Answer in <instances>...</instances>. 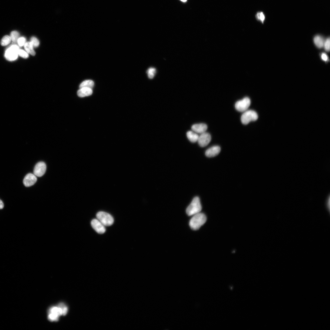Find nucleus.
<instances>
[{"label": "nucleus", "mask_w": 330, "mask_h": 330, "mask_svg": "<svg viewBox=\"0 0 330 330\" xmlns=\"http://www.w3.org/2000/svg\"><path fill=\"white\" fill-rule=\"evenodd\" d=\"M207 221L205 215L202 213H198L194 215L190 220V226L192 229L194 230H198Z\"/></svg>", "instance_id": "obj_1"}, {"label": "nucleus", "mask_w": 330, "mask_h": 330, "mask_svg": "<svg viewBox=\"0 0 330 330\" xmlns=\"http://www.w3.org/2000/svg\"><path fill=\"white\" fill-rule=\"evenodd\" d=\"M201 210L200 199L198 197H195L187 208L186 213L188 216H191L200 213Z\"/></svg>", "instance_id": "obj_2"}, {"label": "nucleus", "mask_w": 330, "mask_h": 330, "mask_svg": "<svg viewBox=\"0 0 330 330\" xmlns=\"http://www.w3.org/2000/svg\"><path fill=\"white\" fill-rule=\"evenodd\" d=\"M98 219L104 226H109L114 222V219L109 214L104 212H98L96 215Z\"/></svg>", "instance_id": "obj_3"}, {"label": "nucleus", "mask_w": 330, "mask_h": 330, "mask_svg": "<svg viewBox=\"0 0 330 330\" xmlns=\"http://www.w3.org/2000/svg\"><path fill=\"white\" fill-rule=\"evenodd\" d=\"M258 118V114L253 110H249L244 112L241 117V121L243 124L246 125L252 121H255Z\"/></svg>", "instance_id": "obj_4"}, {"label": "nucleus", "mask_w": 330, "mask_h": 330, "mask_svg": "<svg viewBox=\"0 0 330 330\" xmlns=\"http://www.w3.org/2000/svg\"><path fill=\"white\" fill-rule=\"evenodd\" d=\"M19 49V47L17 45H13L10 46L5 52V56L6 59L9 61L16 59L18 57V52Z\"/></svg>", "instance_id": "obj_5"}, {"label": "nucleus", "mask_w": 330, "mask_h": 330, "mask_svg": "<svg viewBox=\"0 0 330 330\" xmlns=\"http://www.w3.org/2000/svg\"><path fill=\"white\" fill-rule=\"evenodd\" d=\"M250 104V99L248 97H245L236 103L235 108L237 111L240 112H244L248 109Z\"/></svg>", "instance_id": "obj_6"}, {"label": "nucleus", "mask_w": 330, "mask_h": 330, "mask_svg": "<svg viewBox=\"0 0 330 330\" xmlns=\"http://www.w3.org/2000/svg\"><path fill=\"white\" fill-rule=\"evenodd\" d=\"M46 170V166L43 162H40L36 165L34 169V174L36 176L40 177L45 173Z\"/></svg>", "instance_id": "obj_7"}, {"label": "nucleus", "mask_w": 330, "mask_h": 330, "mask_svg": "<svg viewBox=\"0 0 330 330\" xmlns=\"http://www.w3.org/2000/svg\"><path fill=\"white\" fill-rule=\"evenodd\" d=\"M211 140V135L208 133L204 132L199 136L198 142L200 146L204 147L209 144Z\"/></svg>", "instance_id": "obj_8"}, {"label": "nucleus", "mask_w": 330, "mask_h": 330, "mask_svg": "<svg viewBox=\"0 0 330 330\" xmlns=\"http://www.w3.org/2000/svg\"><path fill=\"white\" fill-rule=\"evenodd\" d=\"M92 228L98 233L103 234L106 231L104 226L98 219H94L91 223Z\"/></svg>", "instance_id": "obj_9"}, {"label": "nucleus", "mask_w": 330, "mask_h": 330, "mask_svg": "<svg viewBox=\"0 0 330 330\" xmlns=\"http://www.w3.org/2000/svg\"><path fill=\"white\" fill-rule=\"evenodd\" d=\"M37 181L36 177L34 174L29 173L25 177L23 183L25 186L29 187L34 185Z\"/></svg>", "instance_id": "obj_10"}, {"label": "nucleus", "mask_w": 330, "mask_h": 330, "mask_svg": "<svg viewBox=\"0 0 330 330\" xmlns=\"http://www.w3.org/2000/svg\"><path fill=\"white\" fill-rule=\"evenodd\" d=\"M325 39L323 36L320 34L316 35L313 37V43L317 48L321 49L323 48Z\"/></svg>", "instance_id": "obj_11"}, {"label": "nucleus", "mask_w": 330, "mask_h": 330, "mask_svg": "<svg viewBox=\"0 0 330 330\" xmlns=\"http://www.w3.org/2000/svg\"><path fill=\"white\" fill-rule=\"evenodd\" d=\"M221 148L219 146H213L206 150L205 154L206 156L212 158L217 156L221 152Z\"/></svg>", "instance_id": "obj_12"}, {"label": "nucleus", "mask_w": 330, "mask_h": 330, "mask_svg": "<svg viewBox=\"0 0 330 330\" xmlns=\"http://www.w3.org/2000/svg\"><path fill=\"white\" fill-rule=\"evenodd\" d=\"M207 129V125L203 123L196 124L191 127L192 131L197 133L201 134L205 132Z\"/></svg>", "instance_id": "obj_13"}, {"label": "nucleus", "mask_w": 330, "mask_h": 330, "mask_svg": "<svg viewBox=\"0 0 330 330\" xmlns=\"http://www.w3.org/2000/svg\"><path fill=\"white\" fill-rule=\"evenodd\" d=\"M93 93L91 88H82L78 91L77 94L80 97H84L91 95Z\"/></svg>", "instance_id": "obj_14"}, {"label": "nucleus", "mask_w": 330, "mask_h": 330, "mask_svg": "<svg viewBox=\"0 0 330 330\" xmlns=\"http://www.w3.org/2000/svg\"><path fill=\"white\" fill-rule=\"evenodd\" d=\"M187 135L188 139L191 142L194 143L198 141L199 136L195 132L188 131L187 133Z\"/></svg>", "instance_id": "obj_15"}, {"label": "nucleus", "mask_w": 330, "mask_h": 330, "mask_svg": "<svg viewBox=\"0 0 330 330\" xmlns=\"http://www.w3.org/2000/svg\"><path fill=\"white\" fill-rule=\"evenodd\" d=\"M24 48L28 53L31 54L33 56H35L36 52L33 49V47L31 42H27L24 45Z\"/></svg>", "instance_id": "obj_16"}, {"label": "nucleus", "mask_w": 330, "mask_h": 330, "mask_svg": "<svg viewBox=\"0 0 330 330\" xmlns=\"http://www.w3.org/2000/svg\"><path fill=\"white\" fill-rule=\"evenodd\" d=\"M94 85V82L91 80H86L82 82L80 85V88H91Z\"/></svg>", "instance_id": "obj_17"}, {"label": "nucleus", "mask_w": 330, "mask_h": 330, "mask_svg": "<svg viewBox=\"0 0 330 330\" xmlns=\"http://www.w3.org/2000/svg\"><path fill=\"white\" fill-rule=\"evenodd\" d=\"M49 313L56 314L60 316L62 315V308L58 307H53L49 310Z\"/></svg>", "instance_id": "obj_18"}, {"label": "nucleus", "mask_w": 330, "mask_h": 330, "mask_svg": "<svg viewBox=\"0 0 330 330\" xmlns=\"http://www.w3.org/2000/svg\"><path fill=\"white\" fill-rule=\"evenodd\" d=\"M319 56L321 60L326 64H328L330 62L328 54L325 52H321L319 53Z\"/></svg>", "instance_id": "obj_19"}, {"label": "nucleus", "mask_w": 330, "mask_h": 330, "mask_svg": "<svg viewBox=\"0 0 330 330\" xmlns=\"http://www.w3.org/2000/svg\"><path fill=\"white\" fill-rule=\"evenodd\" d=\"M255 17L256 19L264 24L265 19V16L262 12H258L256 13Z\"/></svg>", "instance_id": "obj_20"}, {"label": "nucleus", "mask_w": 330, "mask_h": 330, "mask_svg": "<svg viewBox=\"0 0 330 330\" xmlns=\"http://www.w3.org/2000/svg\"><path fill=\"white\" fill-rule=\"evenodd\" d=\"M19 33L16 31L12 32L10 33V37L13 42L14 43L17 42L18 39L19 38Z\"/></svg>", "instance_id": "obj_21"}, {"label": "nucleus", "mask_w": 330, "mask_h": 330, "mask_svg": "<svg viewBox=\"0 0 330 330\" xmlns=\"http://www.w3.org/2000/svg\"><path fill=\"white\" fill-rule=\"evenodd\" d=\"M323 48L326 52H329L330 50V38L329 36L325 38Z\"/></svg>", "instance_id": "obj_22"}, {"label": "nucleus", "mask_w": 330, "mask_h": 330, "mask_svg": "<svg viewBox=\"0 0 330 330\" xmlns=\"http://www.w3.org/2000/svg\"><path fill=\"white\" fill-rule=\"evenodd\" d=\"M11 40L10 36L7 35L5 36L2 39L1 44L2 46H7L10 43Z\"/></svg>", "instance_id": "obj_23"}, {"label": "nucleus", "mask_w": 330, "mask_h": 330, "mask_svg": "<svg viewBox=\"0 0 330 330\" xmlns=\"http://www.w3.org/2000/svg\"><path fill=\"white\" fill-rule=\"evenodd\" d=\"M156 73V69L153 68H149L147 71L148 77L150 79H153Z\"/></svg>", "instance_id": "obj_24"}, {"label": "nucleus", "mask_w": 330, "mask_h": 330, "mask_svg": "<svg viewBox=\"0 0 330 330\" xmlns=\"http://www.w3.org/2000/svg\"><path fill=\"white\" fill-rule=\"evenodd\" d=\"M59 316L53 313H50L48 316V320L51 321H57L59 320Z\"/></svg>", "instance_id": "obj_25"}, {"label": "nucleus", "mask_w": 330, "mask_h": 330, "mask_svg": "<svg viewBox=\"0 0 330 330\" xmlns=\"http://www.w3.org/2000/svg\"><path fill=\"white\" fill-rule=\"evenodd\" d=\"M18 54L19 56L24 59H27L29 57L28 53L22 50L19 49Z\"/></svg>", "instance_id": "obj_26"}, {"label": "nucleus", "mask_w": 330, "mask_h": 330, "mask_svg": "<svg viewBox=\"0 0 330 330\" xmlns=\"http://www.w3.org/2000/svg\"><path fill=\"white\" fill-rule=\"evenodd\" d=\"M30 42L33 45V47L37 48L39 45V41L36 37H32L31 39Z\"/></svg>", "instance_id": "obj_27"}, {"label": "nucleus", "mask_w": 330, "mask_h": 330, "mask_svg": "<svg viewBox=\"0 0 330 330\" xmlns=\"http://www.w3.org/2000/svg\"><path fill=\"white\" fill-rule=\"evenodd\" d=\"M25 42L26 39L24 37H19L17 41L20 47L24 45L26 43Z\"/></svg>", "instance_id": "obj_28"}, {"label": "nucleus", "mask_w": 330, "mask_h": 330, "mask_svg": "<svg viewBox=\"0 0 330 330\" xmlns=\"http://www.w3.org/2000/svg\"><path fill=\"white\" fill-rule=\"evenodd\" d=\"M329 201H330V198H329H329H328L327 199V200H326V201L325 202V205L326 206V208H327V209L329 210V211H330V205H330V204H329L330 202H329Z\"/></svg>", "instance_id": "obj_29"}, {"label": "nucleus", "mask_w": 330, "mask_h": 330, "mask_svg": "<svg viewBox=\"0 0 330 330\" xmlns=\"http://www.w3.org/2000/svg\"><path fill=\"white\" fill-rule=\"evenodd\" d=\"M62 315L65 316L66 314H67V313L68 312V308L66 307V306H65L64 307L62 308Z\"/></svg>", "instance_id": "obj_30"}, {"label": "nucleus", "mask_w": 330, "mask_h": 330, "mask_svg": "<svg viewBox=\"0 0 330 330\" xmlns=\"http://www.w3.org/2000/svg\"><path fill=\"white\" fill-rule=\"evenodd\" d=\"M4 207V204L3 201L0 200V209H2Z\"/></svg>", "instance_id": "obj_31"}, {"label": "nucleus", "mask_w": 330, "mask_h": 330, "mask_svg": "<svg viewBox=\"0 0 330 330\" xmlns=\"http://www.w3.org/2000/svg\"><path fill=\"white\" fill-rule=\"evenodd\" d=\"M181 1L183 2H186L187 1V0H181Z\"/></svg>", "instance_id": "obj_32"}]
</instances>
